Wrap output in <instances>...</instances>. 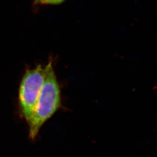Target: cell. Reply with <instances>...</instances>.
<instances>
[{"label": "cell", "instance_id": "cell-4", "mask_svg": "<svg viewBox=\"0 0 157 157\" xmlns=\"http://www.w3.org/2000/svg\"><path fill=\"white\" fill-rule=\"evenodd\" d=\"M46 0H34V4L40 5H45Z\"/></svg>", "mask_w": 157, "mask_h": 157}, {"label": "cell", "instance_id": "cell-3", "mask_svg": "<svg viewBox=\"0 0 157 157\" xmlns=\"http://www.w3.org/2000/svg\"><path fill=\"white\" fill-rule=\"evenodd\" d=\"M65 1V0H46L45 5H59Z\"/></svg>", "mask_w": 157, "mask_h": 157}, {"label": "cell", "instance_id": "cell-2", "mask_svg": "<svg viewBox=\"0 0 157 157\" xmlns=\"http://www.w3.org/2000/svg\"><path fill=\"white\" fill-rule=\"evenodd\" d=\"M45 67L38 65L24 74L19 89V105L21 115L27 123L32 117L36 102L44 84Z\"/></svg>", "mask_w": 157, "mask_h": 157}, {"label": "cell", "instance_id": "cell-1", "mask_svg": "<svg viewBox=\"0 0 157 157\" xmlns=\"http://www.w3.org/2000/svg\"><path fill=\"white\" fill-rule=\"evenodd\" d=\"M44 84L36 102L32 117L28 124L29 135L34 140L43 124L50 119L61 107V95L52 60L45 67Z\"/></svg>", "mask_w": 157, "mask_h": 157}]
</instances>
